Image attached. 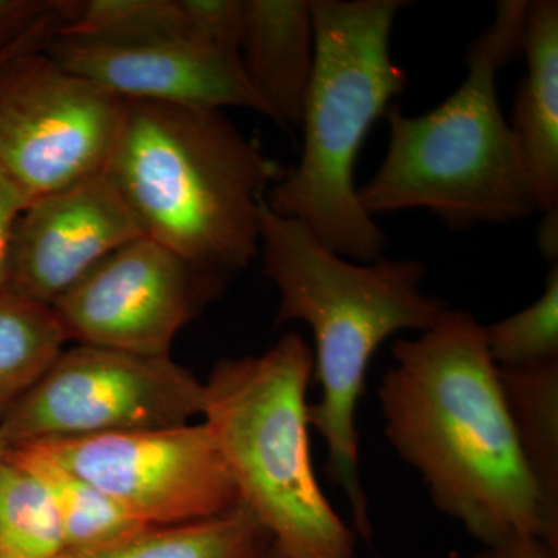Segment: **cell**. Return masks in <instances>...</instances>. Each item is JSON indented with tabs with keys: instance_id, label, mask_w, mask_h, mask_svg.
<instances>
[{
	"instance_id": "6da1fadb",
	"label": "cell",
	"mask_w": 558,
	"mask_h": 558,
	"mask_svg": "<svg viewBox=\"0 0 558 558\" xmlns=\"http://www.w3.org/2000/svg\"><path fill=\"white\" fill-rule=\"evenodd\" d=\"M391 352L395 362L377 391L385 438L416 470L433 506L483 546L529 534L558 549L478 319L450 307Z\"/></svg>"
},
{
	"instance_id": "7a4b0ae2",
	"label": "cell",
	"mask_w": 558,
	"mask_h": 558,
	"mask_svg": "<svg viewBox=\"0 0 558 558\" xmlns=\"http://www.w3.org/2000/svg\"><path fill=\"white\" fill-rule=\"evenodd\" d=\"M259 252L264 275L279 293L277 325L301 322L314 333L322 398L310 405V425L325 440L326 472L347 495L355 534L369 542L357 429L369 363L395 333L433 328L449 303L424 292L427 266L421 260L343 258L296 220L271 211L266 197L259 205Z\"/></svg>"
},
{
	"instance_id": "3957f363",
	"label": "cell",
	"mask_w": 558,
	"mask_h": 558,
	"mask_svg": "<svg viewBox=\"0 0 558 558\" xmlns=\"http://www.w3.org/2000/svg\"><path fill=\"white\" fill-rule=\"evenodd\" d=\"M286 172L222 110L142 100H124L106 167L146 238L227 277L258 255L260 201Z\"/></svg>"
},
{
	"instance_id": "277c9868",
	"label": "cell",
	"mask_w": 558,
	"mask_h": 558,
	"mask_svg": "<svg viewBox=\"0 0 558 558\" xmlns=\"http://www.w3.org/2000/svg\"><path fill=\"white\" fill-rule=\"evenodd\" d=\"M531 0H502L465 53L468 75L438 108L409 117L388 110L389 140L379 170L359 190L377 215L425 209L451 230L510 223L537 209L515 134L502 116L497 76L523 54Z\"/></svg>"
},
{
	"instance_id": "5b68a950",
	"label": "cell",
	"mask_w": 558,
	"mask_h": 558,
	"mask_svg": "<svg viewBox=\"0 0 558 558\" xmlns=\"http://www.w3.org/2000/svg\"><path fill=\"white\" fill-rule=\"evenodd\" d=\"M405 0H311L314 70L304 102L299 165L271 186V211L300 222L355 263L384 256L387 236L363 209L355 167L374 121L387 116L409 76L391 57Z\"/></svg>"
},
{
	"instance_id": "8992f818",
	"label": "cell",
	"mask_w": 558,
	"mask_h": 558,
	"mask_svg": "<svg viewBox=\"0 0 558 558\" xmlns=\"http://www.w3.org/2000/svg\"><path fill=\"white\" fill-rule=\"evenodd\" d=\"M314 351L288 332L259 355L220 359L201 416L240 501L282 558H355L357 534L332 508L311 457L307 389Z\"/></svg>"
},
{
	"instance_id": "52a82bcc",
	"label": "cell",
	"mask_w": 558,
	"mask_h": 558,
	"mask_svg": "<svg viewBox=\"0 0 558 558\" xmlns=\"http://www.w3.org/2000/svg\"><path fill=\"white\" fill-rule=\"evenodd\" d=\"M202 409L204 381L170 355L76 344L0 417V435L11 450L179 427Z\"/></svg>"
},
{
	"instance_id": "ba28073f",
	"label": "cell",
	"mask_w": 558,
	"mask_h": 558,
	"mask_svg": "<svg viewBox=\"0 0 558 558\" xmlns=\"http://www.w3.org/2000/svg\"><path fill=\"white\" fill-rule=\"evenodd\" d=\"M124 100L40 50L0 68V168L32 199L106 171Z\"/></svg>"
},
{
	"instance_id": "9c48e42d",
	"label": "cell",
	"mask_w": 558,
	"mask_h": 558,
	"mask_svg": "<svg viewBox=\"0 0 558 558\" xmlns=\"http://www.w3.org/2000/svg\"><path fill=\"white\" fill-rule=\"evenodd\" d=\"M32 447L100 488L145 527L196 523L241 505L204 422Z\"/></svg>"
},
{
	"instance_id": "30bf717a",
	"label": "cell",
	"mask_w": 558,
	"mask_h": 558,
	"mask_svg": "<svg viewBox=\"0 0 558 558\" xmlns=\"http://www.w3.org/2000/svg\"><path fill=\"white\" fill-rule=\"evenodd\" d=\"M229 279L143 236L106 256L51 310L68 341L170 355L180 330L218 299Z\"/></svg>"
},
{
	"instance_id": "8fae6325",
	"label": "cell",
	"mask_w": 558,
	"mask_h": 558,
	"mask_svg": "<svg viewBox=\"0 0 558 558\" xmlns=\"http://www.w3.org/2000/svg\"><path fill=\"white\" fill-rule=\"evenodd\" d=\"M143 236L106 171L51 191L21 216L7 290L51 306L106 256Z\"/></svg>"
},
{
	"instance_id": "7c38bea8",
	"label": "cell",
	"mask_w": 558,
	"mask_h": 558,
	"mask_svg": "<svg viewBox=\"0 0 558 558\" xmlns=\"http://www.w3.org/2000/svg\"><path fill=\"white\" fill-rule=\"evenodd\" d=\"M44 51L61 68L121 100L242 108L271 119L269 108L245 78L240 57L204 39L113 44L57 36Z\"/></svg>"
},
{
	"instance_id": "4fadbf2b",
	"label": "cell",
	"mask_w": 558,
	"mask_h": 558,
	"mask_svg": "<svg viewBox=\"0 0 558 558\" xmlns=\"http://www.w3.org/2000/svg\"><path fill=\"white\" fill-rule=\"evenodd\" d=\"M240 60L271 120L299 126L314 70L311 0H244Z\"/></svg>"
},
{
	"instance_id": "5bb4252c",
	"label": "cell",
	"mask_w": 558,
	"mask_h": 558,
	"mask_svg": "<svg viewBox=\"0 0 558 558\" xmlns=\"http://www.w3.org/2000/svg\"><path fill=\"white\" fill-rule=\"evenodd\" d=\"M523 54L527 73L509 121L538 211L558 208V2L529 3Z\"/></svg>"
},
{
	"instance_id": "9a60e30c",
	"label": "cell",
	"mask_w": 558,
	"mask_h": 558,
	"mask_svg": "<svg viewBox=\"0 0 558 558\" xmlns=\"http://www.w3.org/2000/svg\"><path fill=\"white\" fill-rule=\"evenodd\" d=\"M497 368L521 459L558 531V362Z\"/></svg>"
},
{
	"instance_id": "2e32d148",
	"label": "cell",
	"mask_w": 558,
	"mask_h": 558,
	"mask_svg": "<svg viewBox=\"0 0 558 558\" xmlns=\"http://www.w3.org/2000/svg\"><path fill=\"white\" fill-rule=\"evenodd\" d=\"M271 538L245 506L180 526L146 527L58 558H266Z\"/></svg>"
},
{
	"instance_id": "e0dca14e",
	"label": "cell",
	"mask_w": 558,
	"mask_h": 558,
	"mask_svg": "<svg viewBox=\"0 0 558 558\" xmlns=\"http://www.w3.org/2000/svg\"><path fill=\"white\" fill-rule=\"evenodd\" d=\"M10 454L46 488L60 521L64 550L89 548L146 529L100 488L62 468L36 447H17Z\"/></svg>"
},
{
	"instance_id": "ac0fdd59",
	"label": "cell",
	"mask_w": 558,
	"mask_h": 558,
	"mask_svg": "<svg viewBox=\"0 0 558 558\" xmlns=\"http://www.w3.org/2000/svg\"><path fill=\"white\" fill-rule=\"evenodd\" d=\"M65 341L51 306L0 292V417L44 376Z\"/></svg>"
},
{
	"instance_id": "d6986e66",
	"label": "cell",
	"mask_w": 558,
	"mask_h": 558,
	"mask_svg": "<svg viewBox=\"0 0 558 558\" xmlns=\"http://www.w3.org/2000/svg\"><path fill=\"white\" fill-rule=\"evenodd\" d=\"M58 38L113 44L204 39L183 0H70L69 21Z\"/></svg>"
},
{
	"instance_id": "ffe728a7",
	"label": "cell",
	"mask_w": 558,
	"mask_h": 558,
	"mask_svg": "<svg viewBox=\"0 0 558 558\" xmlns=\"http://www.w3.org/2000/svg\"><path fill=\"white\" fill-rule=\"evenodd\" d=\"M64 538L49 495L10 451L0 461V558H58Z\"/></svg>"
},
{
	"instance_id": "44dd1931",
	"label": "cell",
	"mask_w": 558,
	"mask_h": 558,
	"mask_svg": "<svg viewBox=\"0 0 558 558\" xmlns=\"http://www.w3.org/2000/svg\"><path fill=\"white\" fill-rule=\"evenodd\" d=\"M488 354L499 368L558 362V263L546 288L526 310L484 326Z\"/></svg>"
},
{
	"instance_id": "7402d4cb",
	"label": "cell",
	"mask_w": 558,
	"mask_h": 558,
	"mask_svg": "<svg viewBox=\"0 0 558 558\" xmlns=\"http://www.w3.org/2000/svg\"><path fill=\"white\" fill-rule=\"evenodd\" d=\"M202 38L240 57L244 0H183Z\"/></svg>"
},
{
	"instance_id": "603a6c76",
	"label": "cell",
	"mask_w": 558,
	"mask_h": 558,
	"mask_svg": "<svg viewBox=\"0 0 558 558\" xmlns=\"http://www.w3.org/2000/svg\"><path fill=\"white\" fill-rule=\"evenodd\" d=\"M32 197L0 168V292L9 288L14 234Z\"/></svg>"
},
{
	"instance_id": "cb8c5ba5",
	"label": "cell",
	"mask_w": 558,
	"mask_h": 558,
	"mask_svg": "<svg viewBox=\"0 0 558 558\" xmlns=\"http://www.w3.org/2000/svg\"><path fill=\"white\" fill-rule=\"evenodd\" d=\"M68 17L69 0H58L57 7L49 14L40 17L28 31L0 44V68L22 53L44 49L51 39L57 38Z\"/></svg>"
},
{
	"instance_id": "d4e9b609",
	"label": "cell",
	"mask_w": 558,
	"mask_h": 558,
	"mask_svg": "<svg viewBox=\"0 0 558 558\" xmlns=\"http://www.w3.org/2000/svg\"><path fill=\"white\" fill-rule=\"evenodd\" d=\"M57 3L58 0H0V44L28 31Z\"/></svg>"
},
{
	"instance_id": "484cf974",
	"label": "cell",
	"mask_w": 558,
	"mask_h": 558,
	"mask_svg": "<svg viewBox=\"0 0 558 558\" xmlns=\"http://www.w3.org/2000/svg\"><path fill=\"white\" fill-rule=\"evenodd\" d=\"M473 558H558V549L535 535L515 534L483 546Z\"/></svg>"
},
{
	"instance_id": "4316f807",
	"label": "cell",
	"mask_w": 558,
	"mask_h": 558,
	"mask_svg": "<svg viewBox=\"0 0 558 558\" xmlns=\"http://www.w3.org/2000/svg\"><path fill=\"white\" fill-rule=\"evenodd\" d=\"M545 218L538 227V248L550 264L558 263V208L543 211Z\"/></svg>"
},
{
	"instance_id": "83f0119b",
	"label": "cell",
	"mask_w": 558,
	"mask_h": 558,
	"mask_svg": "<svg viewBox=\"0 0 558 558\" xmlns=\"http://www.w3.org/2000/svg\"><path fill=\"white\" fill-rule=\"evenodd\" d=\"M9 446H7L5 440H3L2 435H0V461L9 454Z\"/></svg>"
},
{
	"instance_id": "f1b7e54d",
	"label": "cell",
	"mask_w": 558,
	"mask_h": 558,
	"mask_svg": "<svg viewBox=\"0 0 558 558\" xmlns=\"http://www.w3.org/2000/svg\"><path fill=\"white\" fill-rule=\"evenodd\" d=\"M266 558H282V557H281V554H279L278 550L275 549L274 546H271L269 554H267Z\"/></svg>"
}]
</instances>
